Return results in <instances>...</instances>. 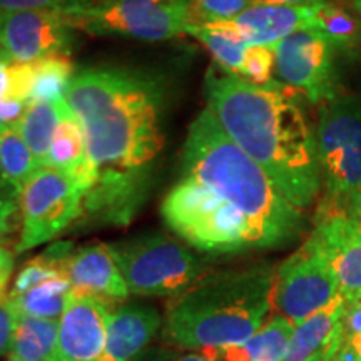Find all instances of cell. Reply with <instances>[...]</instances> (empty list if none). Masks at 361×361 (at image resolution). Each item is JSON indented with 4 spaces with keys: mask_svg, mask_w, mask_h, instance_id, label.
<instances>
[{
    "mask_svg": "<svg viewBox=\"0 0 361 361\" xmlns=\"http://www.w3.org/2000/svg\"><path fill=\"white\" fill-rule=\"evenodd\" d=\"M64 99L82 126L90 169L82 219L128 226L154 184L166 85L134 67L89 66L74 72Z\"/></svg>",
    "mask_w": 361,
    "mask_h": 361,
    "instance_id": "obj_1",
    "label": "cell"
},
{
    "mask_svg": "<svg viewBox=\"0 0 361 361\" xmlns=\"http://www.w3.org/2000/svg\"><path fill=\"white\" fill-rule=\"evenodd\" d=\"M283 84L258 85L213 66L206 74L207 107L226 134L251 157L298 209L323 184L316 134Z\"/></svg>",
    "mask_w": 361,
    "mask_h": 361,
    "instance_id": "obj_2",
    "label": "cell"
},
{
    "mask_svg": "<svg viewBox=\"0 0 361 361\" xmlns=\"http://www.w3.org/2000/svg\"><path fill=\"white\" fill-rule=\"evenodd\" d=\"M183 176L209 189L250 224L259 250L290 245L303 233L305 214L268 174L231 141L209 107L189 126Z\"/></svg>",
    "mask_w": 361,
    "mask_h": 361,
    "instance_id": "obj_3",
    "label": "cell"
},
{
    "mask_svg": "<svg viewBox=\"0 0 361 361\" xmlns=\"http://www.w3.org/2000/svg\"><path fill=\"white\" fill-rule=\"evenodd\" d=\"M276 271L266 264L202 276L171 300L162 322L164 343L179 350L239 345L264 324L273 308Z\"/></svg>",
    "mask_w": 361,
    "mask_h": 361,
    "instance_id": "obj_4",
    "label": "cell"
},
{
    "mask_svg": "<svg viewBox=\"0 0 361 361\" xmlns=\"http://www.w3.org/2000/svg\"><path fill=\"white\" fill-rule=\"evenodd\" d=\"M161 216L176 236L200 251L226 255L258 247L241 214L202 184L184 176L166 194Z\"/></svg>",
    "mask_w": 361,
    "mask_h": 361,
    "instance_id": "obj_5",
    "label": "cell"
},
{
    "mask_svg": "<svg viewBox=\"0 0 361 361\" xmlns=\"http://www.w3.org/2000/svg\"><path fill=\"white\" fill-rule=\"evenodd\" d=\"M59 12L72 30L159 42L186 34L188 2L69 0Z\"/></svg>",
    "mask_w": 361,
    "mask_h": 361,
    "instance_id": "obj_6",
    "label": "cell"
},
{
    "mask_svg": "<svg viewBox=\"0 0 361 361\" xmlns=\"http://www.w3.org/2000/svg\"><path fill=\"white\" fill-rule=\"evenodd\" d=\"M130 295L176 298L202 276V264L178 239L141 233L109 245Z\"/></svg>",
    "mask_w": 361,
    "mask_h": 361,
    "instance_id": "obj_7",
    "label": "cell"
},
{
    "mask_svg": "<svg viewBox=\"0 0 361 361\" xmlns=\"http://www.w3.org/2000/svg\"><path fill=\"white\" fill-rule=\"evenodd\" d=\"M314 134L326 186L322 202L348 213L361 191V99L338 96L322 104Z\"/></svg>",
    "mask_w": 361,
    "mask_h": 361,
    "instance_id": "obj_8",
    "label": "cell"
},
{
    "mask_svg": "<svg viewBox=\"0 0 361 361\" xmlns=\"http://www.w3.org/2000/svg\"><path fill=\"white\" fill-rule=\"evenodd\" d=\"M84 191L78 180L52 166H40L19 194L20 239L16 251L25 252L56 239L82 219Z\"/></svg>",
    "mask_w": 361,
    "mask_h": 361,
    "instance_id": "obj_9",
    "label": "cell"
},
{
    "mask_svg": "<svg viewBox=\"0 0 361 361\" xmlns=\"http://www.w3.org/2000/svg\"><path fill=\"white\" fill-rule=\"evenodd\" d=\"M340 296L326 256L313 238L284 259L273 284V308L295 324L328 306Z\"/></svg>",
    "mask_w": 361,
    "mask_h": 361,
    "instance_id": "obj_10",
    "label": "cell"
},
{
    "mask_svg": "<svg viewBox=\"0 0 361 361\" xmlns=\"http://www.w3.org/2000/svg\"><path fill=\"white\" fill-rule=\"evenodd\" d=\"M271 49L279 84L301 92L311 104H324L338 97L336 49L318 29L298 30Z\"/></svg>",
    "mask_w": 361,
    "mask_h": 361,
    "instance_id": "obj_11",
    "label": "cell"
},
{
    "mask_svg": "<svg viewBox=\"0 0 361 361\" xmlns=\"http://www.w3.org/2000/svg\"><path fill=\"white\" fill-rule=\"evenodd\" d=\"M74 30L54 11H0V45L11 62L35 64L52 56H67Z\"/></svg>",
    "mask_w": 361,
    "mask_h": 361,
    "instance_id": "obj_12",
    "label": "cell"
},
{
    "mask_svg": "<svg viewBox=\"0 0 361 361\" xmlns=\"http://www.w3.org/2000/svg\"><path fill=\"white\" fill-rule=\"evenodd\" d=\"M97 296L71 293L59 318L57 343L51 361H97L106 346L112 310Z\"/></svg>",
    "mask_w": 361,
    "mask_h": 361,
    "instance_id": "obj_13",
    "label": "cell"
},
{
    "mask_svg": "<svg viewBox=\"0 0 361 361\" xmlns=\"http://www.w3.org/2000/svg\"><path fill=\"white\" fill-rule=\"evenodd\" d=\"M311 238L318 243L345 300L361 295V233L348 213L322 202Z\"/></svg>",
    "mask_w": 361,
    "mask_h": 361,
    "instance_id": "obj_14",
    "label": "cell"
},
{
    "mask_svg": "<svg viewBox=\"0 0 361 361\" xmlns=\"http://www.w3.org/2000/svg\"><path fill=\"white\" fill-rule=\"evenodd\" d=\"M61 273L79 295L97 296L109 303L126 301L130 295L109 245L94 243L74 247L61 263Z\"/></svg>",
    "mask_w": 361,
    "mask_h": 361,
    "instance_id": "obj_15",
    "label": "cell"
},
{
    "mask_svg": "<svg viewBox=\"0 0 361 361\" xmlns=\"http://www.w3.org/2000/svg\"><path fill=\"white\" fill-rule=\"evenodd\" d=\"M318 7L319 4L308 7L251 4L245 12L226 22L231 24L238 37L247 45L271 47L298 30L313 27Z\"/></svg>",
    "mask_w": 361,
    "mask_h": 361,
    "instance_id": "obj_16",
    "label": "cell"
},
{
    "mask_svg": "<svg viewBox=\"0 0 361 361\" xmlns=\"http://www.w3.org/2000/svg\"><path fill=\"white\" fill-rule=\"evenodd\" d=\"M162 316L154 306L124 303L112 311L106 346L97 361H135L161 333Z\"/></svg>",
    "mask_w": 361,
    "mask_h": 361,
    "instance_id": "obj_17",
    "label": "cell"
},
{
    "mask_svg": "<svg viewBox=\"0 0 361 361\" xmlns=\"http://www.w3.org/2000/svg\"><path fill=\"white\" fill-rule=\"evenodd\" d=\"M343 310L345 298L340 295L303 323L296 324L283 361H310L318 355H328V361L331 360L341 341Z\"/></svg>",
    "mask_w": 361,
    "mask_h": 361,
    "instance_id": "obj_18",
    "label": "cell"
},
{
    "mask_svg": "<svg viewBox=\"0 0 361 361\" xmlns=\"http://www.w3.org/2000/svg\"><path fill=\"white\" fill-rule=\"evenodd\" d=\"M295 331V324L281 314L273 316L250 340L226 348L202 350L197 353L216 361H283Z\"/></svg>",
    "mask_w": 361,
    "mask_h": 361,
    "instance_id": "obj_19",
    "label": "cell"
},
{
    "mask_svg": "<svg viewBox=\"0 0 361 361\" xmlns=\"http://www.w3.org/2000/svg\"><path fill=\"white\" fill-rule=\"evenodd\" d=\"M45 166H52V168L66 171L67 174H71L72 178L78 180L85 197L90 186V169L87 152H85L82 126H80L79 119L74 116V112L69 109L66 102L64 107H62L61 123H59L56 135H54Z\"/></svg>",
    "mask_w": 361,
    "mask_h": 361,
    "instance_id": "obj_20",
    "label": "cell"
},
{
    "mask_svg": "<svg viewBox=\"0 0 361 361\" xmlns=\"http://www.w3.org/2000/svg\"><path fill=\"white\" fill-rule=\"evenodd\" d=\"M64 99L57 102L34 101L27 104L24 114L17 121L22 137L25 139L39 166L47 164L49 151H51L54 135L61 123Z\"/></svg>",
    "mask_w": 361,
    "mask_h": 361,
    "instance_id": "obj_21",
    "label": "cell"
},
{
    "mask_svg": "<svg viewBox=\"0 0 361 361\" xmlns=\"http://www.w3.org/2000/svg\"><path fill=\"white\" fill-rule=\"evenodd\" d=\"M56 319L19 316L7 361H51L57 343Z\"/></svg>",
    "mask_w": 361,
    "mask_h": 361,
    "instance_id": "obj_22",
    "label": "cell"
},
{
    "mask_svg": "<svg viewBox=\"0 0 361 361\" xmlns=\"http://www.w3.org/2000/svg\"><path fill=\"white\" fill-rule=\"evenodd\" d=\"M186 34L197 39L213 54L216 64L226 72L241 75L247 52L246 42L234 32L229 22H216L207 25H188Z\"/></svg>",
    "mask_w": 361,
    "mask_h": 361,
    "instance_id": "obj_23",
    "label": "cell"
},
{
    "mask_svg": "<svg viewBox=\"0 0 361 361\" xmlns=\"http://www.w3.org/2000/svg\"><path fill=\"white\" fill-rule=\"evenodd\" d=\"M39 168L17 123L0 124V178L20 194V189Z\"/></svg>",
    "mask_w": 361,
    "mask_h": 361,
    "instance_id": "obj_24",
    "label": "cell"
},
{
    "mask_svg": "<svg viewBox=\"0 0 361 361\" xmlns=\"http://www.w3.org/2000/svg\"><path fill=\"white\" fill-rule=\"evenodd\" d=\"M71 293V283L66 276H56L37 284L24 295L8 298V301L19 316L59 322V318L64 313Z\"/></svg>",
    "mask_w": 361,
    "mask_h": 361,
    "instance_id": "obj_25",
    "label": "cell"
},
{
    "mask_svg": "<svg viewBox=\"0 0 361 361\" xmlns=\"http://www.w3.org/2000/svg\"><path fill=\"white\" fill-rule=\"evenodd\" d=\"M313 27L331 42L336 52L350 54L360 49L361 22L348 8L336 6L329 0L322 2Z\"/></svg>",
    "mask_w": 361,
    "mask_h": 361,
    "instance_id": "obj_26",
    "label": "cell"
},
{
    "mask_svg": "<svg viewBox=\"0 0 361 361\" xmlns=\"http://www.w3.org/2000/svg\"><path fill=\"white\" fill-rule=\"evenodd\" d=\"M34 87L29 102H57L66 97L67 87L74 75V64L69 56H52L34 64Z\"/></svg>",
    "mask_w": 361,
    "mask_h": 361,
    "instance_id": "obj_27",
    "label": "cell"
},
{
    "mask_svg": "<svg viewBox=\"0 0 361 361\" xmlns=\"http://www.w3.org/2000/svg\"><path fill=\"white\" fill-rule=\"evenodd\" d=\"M255 0H192L188 2L189 25H207L233 20Z\"/></svg>",
    "mask_w": 361,
    "mask_h": 361,
    "instance_id": "obj_28",
    "label": "cell"
},
{
    "mask_svg": "<svg viewBox=\"0 0 361 361\" xmlns=\"http://www.w3.org/2000/svg\"><path fill=\"white\" fill-rule=\"evenodd\" d=\"M34 64H6L0 67V104H29L34 87Z\"/></svg>",
    "mask_w": 361,
    "mask_h": 361,
    "instance_id": "obj_29",
    "label": "cell"
},
{
    "mask_svg": "<svg viewBox=\"0 0 361 361\" xmlns=\"http://www.w3.org/2000/svg\"><path fill=\"white\" fill-rule=\"evenodd\" d=\"M274 52L271 47L263 45H250L246 52L245 66L239 78L250 80L252 84L266 85L273 82Z\"/></svg>",
    "mask_w": 361,
    "mask_h": 361,
    "instance_id": "obj_30",
    "label": "cell"
},
{
    "mask_svg": "<svg viewBox=\"0 0 361 361\" xmlns=\"http://www.w3.org/2000/svg\"><path fill=\"white\" fill-rule=\"evenodd\" d=\"M19 213V192L0 178V236L13 233Z\"/></svg>",
    "mask_w": 361,
    "mask_h": 361,
    "instance_id": "obj_31",
    "label": "cell"
},
{
    "mask_svg": "<svg viewBox=\"0 0 361 361\" xmlns=\"http://www.w3.org/2000/svg\"><path fill=\"white\" fill-rule=\"evenodd\" d=\"M361 338V295L345 300L341 316V341L351 343Z\"/></svg>",
    "mask_w": 361,
    "mask_h": 361,
    "instance_id": "obj_32",
    "label": "cell"
},
{
    "mask_svg": "<svg viewBox=\"0 0 361 361\" xmlns=\"http://www.w3.org/2000/svg\"><path fill=\"white\" fill-rule=\"evenodd\" d=\"M17 319H19V314L13 310L11 301L7 300L6 303H0V358L7 356L11 351Z\"/></svg>",
    "mask_w": 361,
    "mask_h": 361,
    "instance_id": "obj_33",
    "label": "cell"
},
{
    "mask_svg": "<svg viewBox=\"0 0 361 361\" xmlns=\"http://www.w3.org/2000/svg\"><path fill=\"white\" fill-rule=\"evenodd\" d=\"M67 2L69 0H0V11H54Z\"/></svg>",
    "mask_w": 361,
    "mask_h": 361,
    "instance_id": "obj_34",
    "label": "cell"
},
{
    "mask_svg": "<svg viewBox=\"0 0 361 361\" xmlns=\"http://www.w3.org/2000/svg\"><path fill=\"white\" fill-rule=\"evenodd\" d=\"M13 266H16L13 255L0 245V303H6L8 300V283H11Z\"/></svg>",
    "mask_w": 361,
    "mask_h": 361,
    "instance_id": "obj_35",
    "label": "cell"
},
{
    "mask_svg": "<svg viewBox=\"0 0 361 361\" xmlns=\"http://www.w3.org/2000/svg\"><path fill=\"white\" fill-rule=\"evenodd\" d=\"M135 361H216L213 358L192 351V353H173V351H146Z\"/></svg>",
    "mask_w": 361,
    "mask_h": 361,
    "instance_id": "obj_36",
    "label": "cell"
},
{
    "mask_svg": "<svg viewBox=\"0 0 361 361\" xmlns=\"http://www.w3.org/2000/svg\"><path fill=\"white\" fill-rule=\"evenodd\" d=\"M326 2V0H255L252 4H278V6H295V7H308L316 4Z\"/></svg>",
    "mask_w": 361,
    "mask_h": 361,
    "instance_id": "obj_37",
    "label": "cell"
},
{
    "mask_svg": "<svg viewBox=\"0 0 361 361\" xmlns=\"http://www.w3.org/2000/svg\"><path fill=\"white\" fill-rule=\"evenodd\" d=\"M348 216H350L351 219H353V223L356 224V228H358L360 233H361V191L356 194L355 200L350 202Z\"/></svg>",
    "mask_w": 361,
    "mask_h": 361,
    "instance_id": "obj_38",
    "label": "cell"
},
{
    "mask_svg": "<svg viewBox=\"0 0 361 361\" xmlns=\"http://www.w3.org/2000/svg\"><path fill=\"white\" fill-rule=\"evenodd\" d=\"M343 343H346V341H343ZM348 345L353 346V350L356 351V356H358V361H361V338H360V340H356V341L348 343Z\"/></svg>",
    "mask_w": 361,
    "mask_h": 361,
    "instance_id": "obj_39",
    "label": "cell"
},
{
    "mask_svg": "<svg viewBox=\"0 0 361 361\" xmlns=\"http://www.w3.org/2000/svg\"><path fill=\"white\" fill-rule=\"evenodd\" d=\"M6 64H11V59L7 57L6 51H4V49H2V45H0V67H2V66H6Z\"/></svg>",
    "mask_w": 361,
    "mask_h": 361,
    "instance_id": "obj_40",
    "label": "cell"
},
{
    "mask_svg": "<svg viewBox=\"0 0 361 361\" xmlns=\"http://www.w3.org/2000/svg\"><path fill=\"white\" fill-rule=\"evenodd\" d=\"M351 7H353V11L361 16V0H350Z\"/></svg>",
    "mask_w": 361,
    "mask_h": 361,
    "instance_id": "obj_41",
    "label": "cell"
},
{
    "mask_svg": "<svg viewBox=\"0 0 361 361\" xmlns=\"http://www.w3.org/2000/svg\"><path fill=\"white\" fill-rule=\"evenodd\" d=\"M310 361H328V355H318L314 358H311Z\"/></svg>",
    "mask_w": 361,
    "mask_h": 361,
    "instance_id": "obj_42",
    "label": "cell"
},
{
    "mask_svg": "<svg viewBox=\"0 0 361 361\" xmlns=\"http://www.w3.org/2000/svg\"><path fill=\"white\" fill-rule=\"evenodd\" d=\"M173 2H192V0H173Z\"/></svg>",
    "mask_w": 361,
    "mask_h": 361,
    "instance_id": "obj_43",
    "label": "cell"
}]
</instances>
